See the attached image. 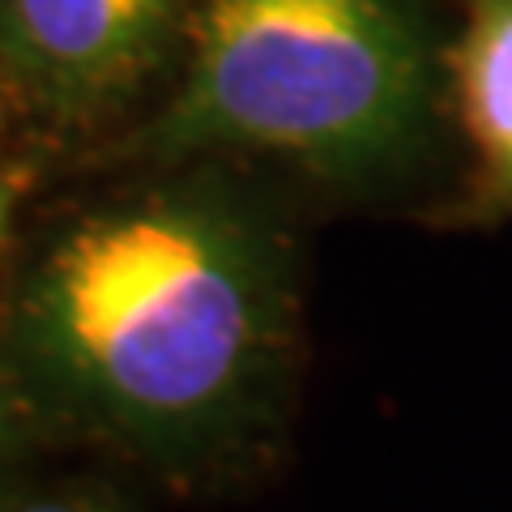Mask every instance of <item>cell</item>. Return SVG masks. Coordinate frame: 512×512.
<instances>
[{
  "label": "cell",
  "instance_id": "6",
  "mask_svg": "<svg viewBox=\"0 0 512 512\" xmlns=\"http://www.w3.org/2000/svg\"><path fill=\"white\" fill-rule=\"evenodd\" d=\"M13 201H18V184L9 175H0V248L9 239V222H13Z\"/></svg>",
  "mask_w": 512,
  "mask_h": 512
},
{
  "label": "cell",
  "instance_id": "7",
  "mask_svg": "<svg viewBox=\"0 0 512 512\" xmlns=\"http://www.w3.org/2000/svg\"><path fill=\"white\" fill-rule=\"evenodd\" d=\"M9 99V82H5V60H0V103Z\"/></svg>",
  "mask_w": 512,
  "mask_h": 512
},
{
  "label": "cell",
  "instance_id": "3",
  "mask_svg": "<svg viewBox=\"0 0 512 512\" xmlns=\"http://www.w3.org/2000/svg\"><path fill=\"white\" fill-rule=\"evenodd\" d=\"M201 0H0L9 99L47 128L116 116L184 47Z\"/></svg>",
  "mask_w": 512,
  "mask_h": 512
},
{
  "label": "cell",
  "instance_id": "1",
  "mask_svg": "<svg viewBox=\"0 0 512 512\" xmlns=\"http://www.w3.org/2000/svg\"><path fill=\"white\" fill-rule=\"evenodd\" d=\"M295 320L291 231L252 188L197 167L47 239L13 295L5 363L35 414L197 470L274 419Z\"/></svg>",
  "mask_w": 512,
  "mask_h": 512
},
{
  "label": "cell",
  "instance_id": "2",
  "mask_svg": "<svg viewBox=\"0 0 512 512\" xmlns=\"http://www.w3.org/2000/svg\"><path fill=\"white\" fill-rule=\"evenodd\" d=\"M444 107L427 0H201L180 82L133 150L154 163L269 154L380 188L427 158Z\"/></svg>",
  "mask_w": 512,
  "mask_h": 512
},
{
  "label": "cell",
  "instance_id": "5",
  "mask_svg": "<svg viewBox=\"0 0 512 512\" xmlns=\"http://www.w3.org/2000/svg\"><path fill=\"white\" fill-rule=\"evenodd\" d=\"M30 414H35V406L26 402L22 384L9 372V363H0V457L13 453V448L26 440Z\"/></svg>",
  "mask_w": 512,
  "mask_h": 512
},
{
  "label": "cell",
  "instance_id": "4",
  "mask_svg": "<svg viewBox=\"0 0 512 512\" xmlns=\"http://www.w3.org/2000/svg\"><path fill=\"white\" fill-rule=\"evenodd\" d=\"M457 30L444 35V94L470 150L453 205L466 227L512 222V0H457Z\"/></svg>",
  "mask_w": 512,
  "mask_h": 512
}]
</instances>
